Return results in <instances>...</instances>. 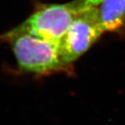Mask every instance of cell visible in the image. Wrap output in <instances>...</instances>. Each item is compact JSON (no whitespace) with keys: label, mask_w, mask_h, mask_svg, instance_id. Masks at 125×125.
Instances as JSON below:
<instances>
[{"label":"cell","mask_w":125,"mask_h":125,"mask_svg":"<svg viewBox=\"0 0 125 125\" xmlns=\"http://www.w3.org/2000/svg\"><path fill=\"white\" fill-rule=\"evenodd\" d=\"M101 0H75L79 11H83L85 9L92 8L98 4Z\"/></svg>","instance_id":"5b68a950"},{"label":"cell","mask_w":125,"mask_h":125,"mask_svg":"<svg viewBox=\"0 0 125 125\" xmlns=\"http://www.w3.org/2000/svg\"><path fill=\"white\" fill-rule=\"evenodd\" d=\"M1 39L8 42L18 66L23 71L47 75L65 70L60 58L59 44L29 33L5 32Z\"/></svg>","instance_id":"6da1fadb"},{"label":"cell","mask_w":125,"mask_h":125,"mask_svg":"<svg viewBox=\"0 0 125 125\" xmlns=\"http://www.w3.org/2000/svg\"><path fill=\"white\" fill-rule=\"evenodd\" d=\"M79 14L74 1L64 4H39L26 20L11 31L29 33L59 45Z\"/></svg>","instance_id":"7a4b0ae2"},{"label":"cell","mask_w":125,"mask_h":125,"mask_svg":"<svg viewBox=\"0 0 125 125\" xmlns=\"http://www.w3.org/2000/svg\"><path fill=\"white\" fill-rule=\"evenodd\" d=\"M91 8L104 32H117L125 26V0H101Z\"/></svg>","instance_id":"277c9868"},{"label":"cell","mask_w":125,"mask_h":125,"mask_svg":"<svg viewBox=\"0 0 125 125\" xmlns=\"http://www.w3.org/2000/svg\"><path fill=\"white\" fill-rule=\"evenodd\" d=\"M103 32L92 8L81 11L60 41L59 51L62 63L69 67L92 46Z\"/></svg>","instance_id":"3957f363"}]
</instances>
